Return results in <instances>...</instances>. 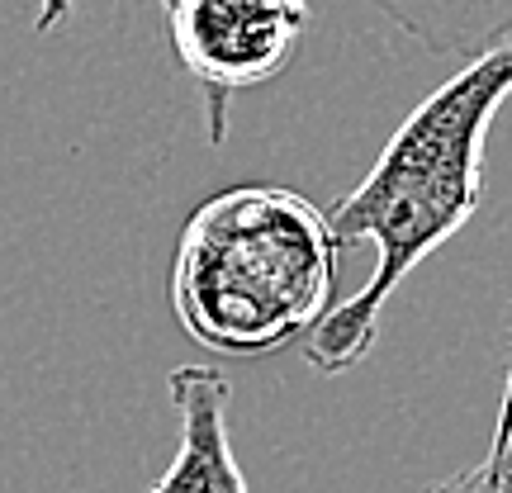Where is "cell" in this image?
<instances>
[{"label":"cell","instance_id":"8","mask_svg":"<svg viewBox=\"0 0 512 493\" xmlns=\"http://www.w3.org/2000/svg\"><path fill=\"white\" fill-rule=\"evenodd\" d=\"M76 0H38V15H34V34H53L62 19L72 15ZM181 0H162V10H176Z\"/></svg>","mask_w":512,"mask_h":493},{"label":"cell","instance_id":"1","mask_svg":"<svg viewBox=\"0 0 512 493\" xmlns=\"http://www.w3.org/2000/svg\"><path fill=\"white\" fill-rule=\"evenodd\" d=\"M512 95V43L470 57L456 76L408 114L380 147L361 185L332 209L347 247L370 242L375 266L361 290L332 304L304 337V356L323 375L356 370L380 342L389 299L427 256L446 247L484 204V138Z\"/></svg>","mask_w":512,"mask_h":493},{"label":"cell","instance_id":"2","mask_svg":"<svg viewBox=\"0 0 512 493\" xmlns=\"http://www.w3.org/2000/svg\"><path fill=\"white\" fill-rule=\"evenodd\" d=\"M342 242L290 185H228L195 204L171 256V313L185 337L228 361L304 342L337 304Z\"/></svg>","mask_w":512,"mask_h":493},{"label":"cell","instance_id":"3","mask_svg":"<svg viewBox=\"0 0 512 493\" xmlns=\"http://www.w3.org/2000/svg\"><path fill=\"white\" fill-rule=\"evenodd\" d=\"M171 53L200 86L209 143L228 138L238 91L271 81L309 29V0H181L166 10Z\"/></svg>","mask_w":512,"mask_h":493},{"label":"cell","instance_id":"4","mask_svg":"<svg viewBox=\"0 0 512 493\" xmlns=\"http://www.w3.org/2000/svg\"><path fill=\"white\" fill-rule=\"evenodd\" d=\"M166 394L176 408V456L147 493H252L228 437V375L219 366H176Z\"/></svg>","mask_w":512,"mask_h":493},{"label":"cell","instance_id":"5","mask_svg":"<svg viewBox=\"0 0 512 493\" xmlns=\"http://www.w3.org/2000/svg\"><path fill=\"white\" fill-rule=\"evenodd\" d=\"M399 34L437 57H479L512 43V0H370Z\"/></svg>","mask_w":512,"mask_h":493},{"label":"cell","instance_id":"6","mask_svg":"<svg viewBox=\"0 0 512 493\" xmlns=\"http://www.w3.org/2000/svg\"><path fill=\"white\" fill-rule=\"evenodd\" d=\"M427 493H512V441L498 456H484L479 465H470V470L432 484Z\"/></svg>","mask_w":512,"mask_h":493},{"label":"cell","instance_id":"7","mask_svg":"<svg viewBox=\"0 0 512 493\" xmlns=\"http://www.w3.org/2000/svg\"><path fill=\"white\" fill-rule=\"evenodd\" d=\"M512 342V332H508ZM512 441V347H508V370H503V394H498V418H494V437H489V451L484 456H498Z\"/></svg>","mask_w":512,"mask_h":493}]
</instances>
